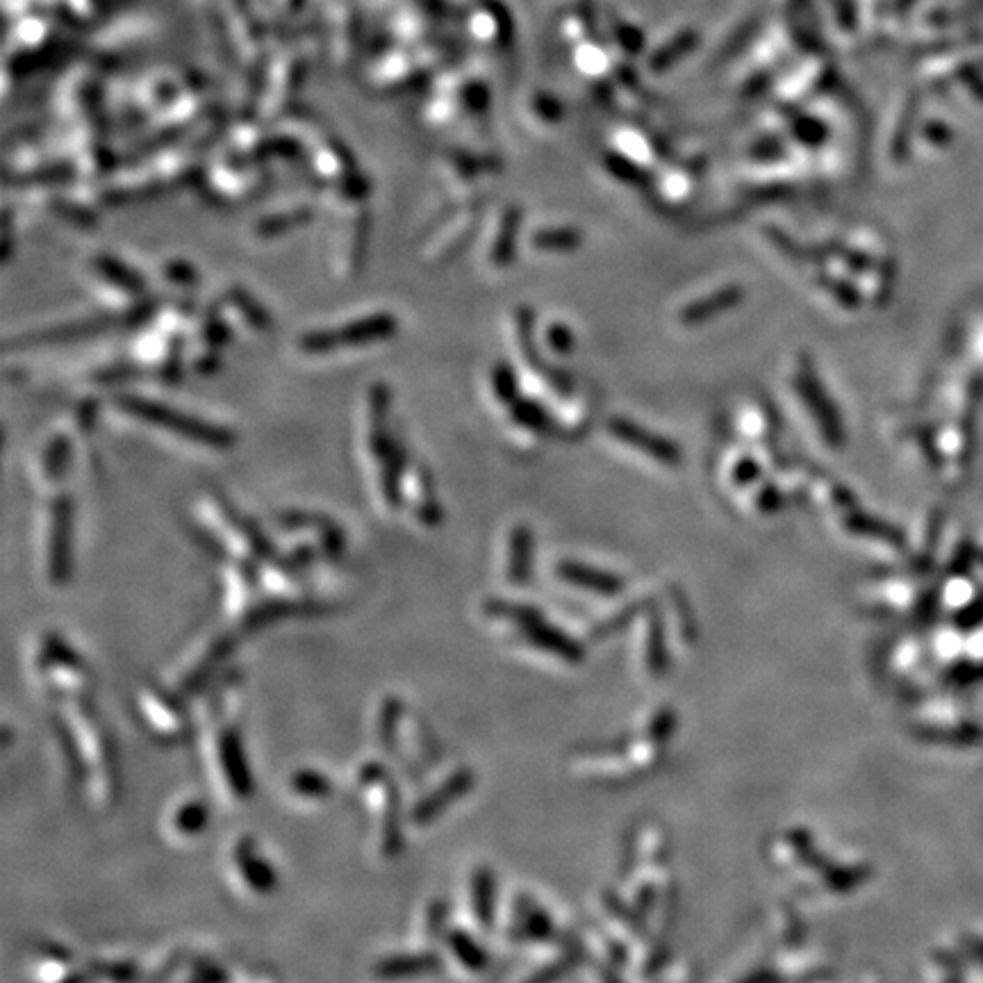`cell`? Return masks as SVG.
Segmentation results:
<instances>
[{
  "instance_id": "cell-1",
  "label": "cell",
  "mask_w": 983,
  "mask_h": 983,
  "mask_svg": "<svg viewBox=\"0 0 983 983\" xmlns=\"http://www.w3.org/2000/svg\"><path fill=\"white\" fill-rule=\"evenodd\" d=\"M117 406L121 410H126L128 415L137 417L139 421H146V424L176 433L183 437V440H189L194 444L210 446V449H228V446L235 442V435L230 433L228 428L208 424V421L185 415V412H178L167 406H160V403H155L151 399H142V396H121Z\"/></svg>"
},
{
  "instance_id": "cell-2",
  "label": "cell",
  "mask_w": 983,
  "mask_h": 983,
  "mask_svg": "<svg viewBox=\"0 0 983 983\" xmlns=\"http://www.w3.org/2000/svg\"><path fill=\"white\" fill-rule=\"evenodd\" d=\"M71 501L60 497L51 506V535H48V576L53 585H62L71 569Z\"/></svg>"
},
{
  "instance_id": "cell-3",
  "label": "cell",
  "mask_w": 983,
  "mask_h": 983,
  "mask_svg": "<svg viewBox=\"0 0 983 983\" xmlns=\"http://www.w3.org/2000/svg\"><path fill=\"white\" fill-rule=\"evenodd\" d=\"M217 747H219V765H221L223 781H226V786L230 788V792H233L235 797H242V799L251 797L253 779H251L249 761H246L244 745H242V738H239V733H235L233 729L223 731L219 742H217Z\"/></svg>"
},
{
  "instance_id": "cell-4",
  "label": "cell",
  "mask_w": 983,
  "mask_h": 983,
  "mask_svg": "<svg viewBox=\"0 0 983 983\" xmlns=\"http://www.w3.org/2000/svg\"><path fill=\"white\" fill-rule=\"evenodd\" d=\"M610 431H613L617 440H622L624 444L633 446V449H640L644 453H649L651 458L663 462V465L674 467L681 462V451L676 449L672 442H667V440H663V437L644 431V428L631 424V421L613 419L610 421Z\"/></svg>"
},
{
  "instance_id": "cell-5",
  "label": "cell",
  "mask_w": 983,
  "mask_h": 983,
  "mask_svg": "<svg viewBox=\"0 0 983 983\" xmlns=\"http://www.w3.org/2000/svg\"><path fill=\"white\" fill-rule=\"evenodd\" d=\"M340 333L342 346H367L376 342H385L399 333V321L390 312H374V315L358 317L344 324Z\"/></svg>"
},
{
  "instance_id": "cell-6",
  "label": "cell",
  "mask_w": 983,
  "mask_h": 983,
  "mask_svg": "<svg viewBox=\"0 0 983 983\" xmlns=\"http://www.w3.org/2000/svg\"><path fill=\"white\" fill-rule=\"evenodd\" d=\"M233 856H235L239 877L244 879L246 886L262 892V895H267L269 890L276 888V872L271 870L269 863L258 854V849L253 847L251 840L239 842Z\"/></svg>"
},
{
  "instance_id": "cell-7",
  "label": "cell",
  "mask_w": 983,
  "mask_h": 983,
  "mask_svg": "<svg viewBox=\"0 0 983 983\" xmlns=\"http://www.w3.org/2000/svg\"><path fill=\"white\" fill-rule=\"evenodd\" d=\"M387 412H390V390L387 385H374L369 392V428H367V444L374 458L381 460L387 449L392 446L390 435H387Z\"/></svg>"
},
{
  "instance_id": "cell-8",
  "label": "cell",
  "mask_w": 983,
  "mask_h": 983,
  "mask_svg": "<svg viewBox=\"0 0 983 983\" xmlns=\"http://www.w3.org/2000/svg\"><path fill=\"white\" fill-rule=\"evenodd\" d=\"M799 392H804L806 396V403H808V408L813 410V415L817 417V421L822 424V431L826 435V440H829L831 444H840V421L836 419V410H833V406L829 403V399H826V394L820 385H817L815 378L808 374V371H804V374L799 376Z\"/></svg>"
},
{
  "instance_id": "cell-9",
  "label": "cell",
  "mask_w": 983,
  "mask_h": 983,
  "mask_svg": "<svg viewBox=\"0 0 983 983\" xmlns=\"http://www.w3.org/2000/svg\"><path fill=\"white\" fill-rule=\"evenodd\" d=\"M92 264H94L96 276L103 278L107 285L117 287V289H121L123 294H130V296L144 294L146 280L139 276L135 269L128 267L126 262L112 258V255H98Z\"/></svg>"
},
{
  "instance_id": "cell-10",
  "label": "cell",
  "mask_w": 983,
  "mask_h": 983,
  "mask_svg": "<svg viewBox=\"0 0 983 983\" xmlns=\"http://www.w3.org/2000/svg\"><path fill=\"white\" fill-rule=\"evenodd\" d=\"M381 460V497L387 503V508H399L403 501L401 481L403 474H406V449H403V444L392 442Z\"/></svg>"
},
{
  "instance_id": "cell-11",
  "label": "cell",
  "mask_w": 983,
  "mask_h": 983,
  "mask_svg": "<svg viewBox=\"0 0 983 983\" xmlns=\"http://www.w3.org/2000/svg\"><path fill=\"white\" fill-rule=\"evenodd\" d=\"M740 301H742V289L740 287L720 289L717 294L706 296V299L688 305V308L683 310L681 321L683 324H704V321L715 319L717 315H722V312H729Z\"/></svg>"
},
{
  "instance_id": "cell-12",
  "label": "cell",
  "mask_w": 983,
  "mask_h": 983,
  "mask_svg": "<svg viewBox=\"0 0 983 983\" xmlns=\"http://www.w3.org/2000/svg\"><path fill=\"white\" fill-rule=\"evenodd\" d=\"M435 956L431 954H394L376 963V974L381 979H408L435 970Z\"/></svg>"
},
{
  "instance_id": "cell-13",
  "label": "cell",
  "mask_w": 983,
  "mask_h": 983,
  "mask_svg": "<svg viewBox=\"0 0 983 983\" xmlns=\"http://www.w3.org/2000/svg\"><path fill=\"white\" fill-rule=\"evenodd\" d=\"M467 788V781L462 776H451L449 781H444L442 788L433 790L431 795H426L419 801L412 811V822L415 824H428L435 815H440L446 806L451 804L453 799L460 797V792Z\"/></svg>"
},
{
  "instance_id": "cell-14",
  "label": "cell",
  "mask_w": 983,
  "mask_h": 983,
  "mask_svg": "<svg viewBox=\"0 0 983 983\" xmlns=\"http://www.w3.org/2000/svg\"><path fill=\"white\" fill-rule=\"evenodd\" d=\"M69 456H71V444L64 435H55L51 442L46 444L44 456H41V474L48 483H57L64 476L66 467H69Z\"/></svg>"
},
{
  "instance_id": "cell-15",
  "label": "cell",
  "mask_w": 983,
  "mask_h": 983,
  "mask_svg": "<svg viewBox=\"0 0 983 983\" xmlns=\"http://www.w3.org/2000/svg\"><path fill=\"white\" fill-rule=\"evenodd\" d=\"M226 299L235 305V308L239 310V315L244 317L246 324H249L253 330H267L269 328V324H271L269 315L264 312L262 305L255 301L251 294H246V289H242V287L228 289Z\"/></svg>"
},
{
  "instance_id": "cell-16",
  "label": "cell",
  "mask_w": 983,
  "mask_h": 983,
  "mask_svg": "<svg viewBox=\"0 0 983 983\" xmlns=\"http://www.w3.org/2000/svg\"><path fill=\"white\" fill-rule=\"evenodd\" d=\"M173 826H176L180 836H196L208 826V808L198 804V801L180 806L173 815Z\"/></svg>"
},
{
  "instance_id": "cell-17",
  "label": "cell",
  "mask_w": 983,
  "mask_h": 983,
  "mask_svg": "<svg viewBox=\"0 0 983 983\" xmlns=\"http://www.w3.org/2000/svg\"><path fill=\"white\" fill-rule=\"evenodd\" d=\"M517 217L510 214V217L503 219L499 228V237L494 239L492 249H490V260L497 264V267H506L512 260V253H515V242H517Z\"/></svg>"
},
{
  "instance_id": "cell-18",
  "label": "cell",
  "mask_w": 983,
  "mask_h": 983,
  "mask_svg": "<svg viewBox=\"0 0 983 983\" xmlns=\"http://www.w3.org/2000/svg\"><path fill=\"white\" fill-rule=\"evenodd\" d=\"M510 569H512V576L517 578H522L526 574V569H528V563H531V531H528L526 526H517L515 528V533H512V538H510Z\"/></svg>"
},
{
  "instance_id": "cell-19",
  "label": "cell",
  "mask_w": 983,
  "mask_h": 983,
  "mask_svg": "<svg viewBox=\"0 0 983 983\" xmlns=\"http://www.w3.org/2000/svg\"><path fill=\"white\" fill-rule=\"evenodd\" d=\"M340 333L337 330H310L299 340V349L305 355H326L340 349Z\"/></svg>"
},
{
  "instance_id": "cell-20",
  "label": "cell",
  "mask_w": 983,
  "mask_h": 983,
  "mask_svg": "<svg viewBox=\"0 0 983 983\" xmlns=\"http://www.w3.org/2000/svg\"><path fill=\"white\" fill-rule=\"evenodd\" d=\"M512 417L519 426L528 428V431H544L549 426V419L544 415V410L538 403L531 401H515L512 403Z\"/></svg>"
},
{
  "instance_id": "cell-21",
  "label": "cell",
  "mask_w": 983,
  "mask_h": 983,
  "mask_svg": "<svg viewBox=\"0 0 983 983\" xmlns=\"http://www.w3.org/2000/svg\"><path fill=\"white\" fill-rule=\"evenodd\" d=\"M492 390L499 403H515V396H517L515 371L503 365V362H499V365L492 369Z\"/></svg>"
},
{
  "instance_id": "cell-22",
  "label": "cell",
  "mask_w": 983,
  "mask_h": 983,
  "mask_svg": "<svg viewBox=\"0 0 983 983\" xmlns=\"http://www.w3.org/2000/svg\"><path fill=\"white\" fill-rule=\"evenodd\" d=\"M533 244L547 251H569L581 244V237L572 230H547V233H538V237H533Z\"/></svg>"
},
{
  "instance_id": "cell-23",
  "label": "cell",
  "mask_w": 983,
  "mask_h": 983,
  "mask_svg": "<svg viewBox=\"0 0 983 983\" xmlns=\"http://www.w3.org/2000/svg\"><path fill=\"white\" fill-rule=\"evenodd\" d=\"M328 783L330 781H326L324 776L317 774V772H301V774L294 776L292 790L296 792V795H301V797L319 799V797H326L328 792H330Z\"/></svg>"
},
{
  "instance_id": "cell-24",
  "label": "cell",
  "mask_w": 983,
  "mask_h": 983,
  "mask_svg": "<svg viewBox=\"0 0 983 983\" xmlns=\"http://www.w3.org/2000/svg\"><path fill=\"white\" fill-rule=\"evenodd\" d=\"M567 578H572V581L576 583H581V585H588V588H594V590H615L617 588V581L615 578H610L606 574H597V572H592V569H583V567H563L560 569Z\"/></svg>"
},
{
  "instance_id": "cell-25",
  "label": "cell",
  "mask_w": 983,
  "mask_h": 983,
  "mask_svg": "<svg viewBox=\"0 0 983 983\" xmlns=\"http://www.w3.org/2000/svg\"><path fill=\"white\" fill-rule=\"evenodd\" d=\"M164 276L178 285H192L196 280V269L189 262L183 260H171L164 267Z\"/></svg>"
},
{
  "instance_id": "cell-26",
  "label": "cell",
  "mask_w": 983,
  "mask_h": 983,
  "mask_svg": "<svg viewBox=\"0 0 983 983\" xmlns=\"http://www.w3.org/2000/svg\"><path fill=\"white\" fill-rule=\"evenodd\" d=\"M280 221H267V223H262L260 226V233L262 235H278V233H283V230H289V228H294V226H299V223L305 221V214H301V217H296V214H285V217H278Z\"/></svg>"
},
{
  "instance_id": "cell-27",
  "label": "cell",
  "mask_w": 983,
  "mask_h": 983,
  "mask_svg": "<svg viewBox=\"0 0 983 983\" xmlns=\"http://www.w3.org/2000/svg\"><path fill=\"white\" fill-rule=\"evenodd\" d=\"M547 340L553 349L560 351V353L572 349V335H569V330L563 326H553L547 333Z\"/></svg>"
},
{
  "instance_id": "cell-28",
  "label": "cell",
  "mask_w": 983,
  "mask_h": 983,
  "mask_svg": "<svg viewBox=\"0 0 983 983\" xmlns=\"http://www.w3.org/2000/svg\"><path fill=\"white\" fill-rule=\"evenodd\" d=\"M756 476H758V467H756V462H751V460H742L740 465L733 469L735 483H740V485L751 483Z\"/></svg>"
},
{
  "instance_id": "cell-29",
  "label": "cell",
  "mask_w": 983,
  "mask_h": 983,
  "mask_svg": "<svg viewBox=\"0 0 983 983\" xmlns=\"http://www.w3.org/2000/svg\"><path fill=\"white\" fill-rule=\"evenodd\" d=\"M205 337H208V342L212 346H221L223 342L228 340V330H226V324H221L219 319H214L208 324V330H205Z\"/></svg>"
}]
</instances>
